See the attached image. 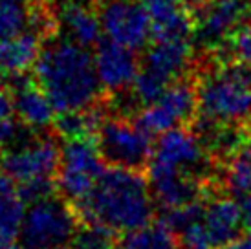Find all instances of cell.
<instances>
[{
  "instance_id": "cell-14",
  "label": "cell",
  "mask_w": 251,
  "mask_h": 249,
  "mask_svg": "<svg viewBox=\"0 0 251 249\" xmlns=\"http://www.w3.org/2000/svg\"><path fill=\"white\" fill-rule=\"evenodd\" d=\"M41 39L33 31L0 39V81L9 75L26 74L35 66L41 53Z\"/></svg>"
},
{
  "instance_id": "cell-9",
  "label": "cell",
  "mask_w": 251,
  "mask_h": 249,
  "mask_svg": "<svg viewBox=\"0 0 251 249\" xmlns=\"http://www.w3.org/2000/svg\"><path fill=\"white\" fill-rule=\"evenodd\" d=\"M106 37L130 50H141L151 35V19L141 0H96Z\"/></svg>"
},
{
  "instance_id": "cell-31",
  "label": "cell",
  "mask_w": 251,
  "mask_h": 249,
  "mask_svg": "<svg viewBox=\"0 0 251 249\" xmlns=\"http://www.w3.org/2000/svg\"><path fill=\"white\" fill-rule=\"evenodd\" d=\"M17 124L13 118H0V149L9 145L15 138H17Z\"/></svg>"
},
{
  "instance_id": "cell-28",
  "label": "cell",
  "mask_w": 251,
  "mask_h": 249,
  "mask_svg": "<svg viewBox=\"0 0 251 249\" xmlns=\"http://www.w3.org/2000/svg\"><path fill=\"white\" fill-rule=\"evenodd\" d=\"M227 46L233 59H238L251 66V19L242 22L231 33V37L227 39Z\"/></svg>"
},
{
  "instance_id": "cell-11",
  "label": "cell",
  "mask_w": 251,
  "mask_h": 249,
  "mask_svg": "<svg viewBox=\"0 0 251 249\" xmlns=\"http://www.w3.org/2000/svg\"><path fill=\"white\" fill-rule=\"evenodd\" d=\"M94 62H96V72H98V77L106 96L128 90L141 68V64L134 55V50L110 41V39L98 42Z\"/></svg>"
},
{
  "instance_id": "cell-25",
  "label": "cell",
  "mask_w": 251,
  "mask_h": 249,
  "mask_svg": "<svg viewBox=\"0 0 251 249\" xmlns=\"http://www.w3.org/2000/svg\"><path fill=\"white\" fill-rule=\"evenodd\" d=\"M167 86L169 83L163 81L161 77H158L156 74L145 68H140V74H138L132 84V92L134 96L138 97L141 106H147V104L156 103L161 97V94L167 90Z\"/></svg>"
},
{
  "instance_id": "cell-2",
  "label": "cell",
  "mask_w": 251,
  "mask_h": 249,
  "mask_svg": "<svg viewBox=\"0 0 251 249\" xmlns=\"http://www.w3.org/2000/svg\"><path fill=\"white\" fill-rule=\"evenodd\" d=\"M33 72L57 112L88 108L106 97L94 57L81 44L59 41L44 46Z\"/></svg>"
},
{
  "instance_id": "cell-36",
  "label": "cell",
  "mask_w": 251,
  "mask_h": 249,
  "mask_svg": "<svg viewBox=\"0 0 251 249\" xmlns=\"http://www.w3.org/2000/svg\"><path fill=\"white\" fill-rule=\"evenodd\" d=\"M7 249H26L24 246H11V248H7Z\"/></svg>"
},
{
  "instance_id": "cell-12",
  "label": "cell",
  "mask_w": 251,
  "mask_h": 249,
  "mask_svg": "<svg viewBox=\"0 0 251 249\" xmlns=\"http://www.w3.org/2000/svg\"><path fill=\"white\" fill-rule=\"evenodd\" d=\"M154 41H183L195 31V13L183 0H141Z\"/></svg>"
},
{
  "instance_id": "cell-19",
  "label": "cell",
  "mask_w": 251,
  "mask_h": 249,
  "mask_svg": "<svg viewBox=\"0 0 251 249\" xmlns=\"http://www.w3.org/2000/svg\"><path fill=\"white\" fill-rule=\"evenodd\" d=\"M116 249H180V240L175 231L158 218L143 227L123 233Z\"/></svg>"
},
{
  "instance_id": "cell-8",
  "label": "cell",
  "mask_w": 251,
  "mask_h": 249,
  "mask_svg": "<svg viewBox=\"0 0 251 249\" xmlns=\"http://www.w3.org/2000/svg\"><path fill=\"white\" fill-rule=\"evenodd\" d=\"M61 167V149L53 138H29L15 150L0 152V171L17 183L53 178Z\"/></svg>"
},
{
  "instance_id": "cell-15",
  "label": "cell",
  "mask_w": 251,
  "mask_h": 249,
  "mask_svg": "<svg viewBox=\"0 0 251 249\" xmlns=\"http://www.w3.org/2000/svg\"><path fill=\"white\" fill-rule=\"evenodd\" d=\"M98 13L96 0H90L88 4L81 0H66L61 6V21L68 28L74 41L84 48L101 41L103 24Z\"/></svg>"
},
{
  "instance_id": "cell-20",
  "label": "cell",
  "mask_w": 251,
  "mask_h": 249,
  "mask_svg": "<svg viewBox=\"0 0 251 249\" xmlns=\"http://www.w3.org/2000/svg\"><path fill=\"white\" fill-rule=\"evenodd\" d=\"M222 185L237 198L251 193V139L224 163Z\"/></svg>"
},
{
  "instance_id": "cell-1",
  "label": "cell",
  "mask_w": 251,
  "mask_h": 249,
  "mask_svg": "<svg viewBox=\"0 0 251 249\" xmlns=\"http://www.w3.org/2000/svg\"><path fill=\"white\" fill-rule=\"evenodd\" d=\"M81 224H101L116 233L143 227L154 216V198L145 173L110 167L88 198L72 205Z\"/></svg>"
},
{
  "instance_id": "cell-30",
  "label": "cell",
  "mask_w": 251,
  "mask_h": 249,
  "mask_svg": "<svg viewBox=\"0 0 251 249\" xmlns=\"http://www.w3.org/2000/svg\"><path fill=\"white\" fill-rule=\"evenodd\" d=\"M15 116V97L13 92L6 84L0 83V118H13Z\"/></svg>"
},
{
  "instance_id": "cell-16",
  "label": "cell",
  "mask_w": 251,
  "mask_h": 249,
  "mask_svg": "<svg viewBox=\"0 0 251 249\" xmlns=\"http://www.w3.org/2000/svg\"><path fill=\"white\" fill-rule=\"evenodd\" d=\"M203 225L209 233L215 248H224L240 236L242 216L238 201L231 198H216L203 211Z\"/></svg>"
},
{
  "instance_id": "cell-24",
  "label": "cell",
  "mask_w": 251,
  "mask_h": 249,
  "mask_svg": "<svg viewBox=\"0 0 251 249\" xmlns=\"http://www.w3.org/2000/svg\"><path fill=\"white\" fill-rule=\"evenodd\" d=\"M203 211L205 209L202 207V201H193V203L180 205V207L163 209V215L160 216V220L163 224H167L176 235H180L181 231L191 227L193 224L203 220Z\"/></svg>"
},
{
  "instance_id": "cell-34",
  "label": "cell",
  "mask_w": 251,
  "mask_h": 249,
  "mask_svg": "<svg viewBox=\"0 0 251 249\" xmlns=\"http://www.w3.org/2000/svg\"><path fill=\"white\" fill-rule=\"evenodd\" d=\"M220 249H251V233H246L242 236H237L233 242L226 244Z\"/></svg>"
},
{
  "instance_id": "cell-29",
  "label": "cell",
  "mask_w": 251,
  "mask_h": 249,
  "mask_svg": "<svg viewBox=\"0 0 251 249\" xmlns=\"http://www.w3.org/2000/svg\"><path fill=\"white\" fill-rule=\"evenodd\" d=\"M180 249H216L203 224L196 222L180 233Z\"/></svg>"
},
{
  "instance_id": "cell-21",
  "label": "cell",
  "mask_w": 251,
  "mask_h": 249,
  "mask_svg": "<svg viewBox=\"0 0 251 249\" xmlns=\"http://www.w3.org/2000/svg\"><path fill=\"white\" fill-rule=\"evenodd\" d=\"M26 17L31 31L44 41H53L61 28V11L55 0H29L26 2Z\"/></svg>"
},
{
  "instance_id": "cell-17",
  "label": "cell",
  "mask_w": 251,
  "mask_h": 249,
  "mask_svg": "<svg viewBox=\"0 0 251 249\" xmlns=\"http://www.w3.org/2000/svg\"><path fill=\"white\" fill-rule=\"evenodd\" d=\"M13 97L15 116L26 126L39 130V128H48L50 124H53L57 110L35 79L13 92Z\"/></svg>"
},
{
  "instance_id": "cell-27",
  "label": "cell",
  "mask_w": 251,
  "mask_h": 249,
  "mask_svg": "<svg viewBox=\"0 0 251 249\" xmlns=\"http://www.w3.org/2000/svg\"><path fill=\"white\" fill-rule=\"evenodd\" d=\"M53 194H57L55 176L53 178H35V180L22 181L17 187V196L28 205L39 200H44V198H50Z\"/></svg>"
},
{
  "instance_id": "cell-18",
  "label": "cell",
  "mask_w": 251,
  "mask_h": 249,
  "mask_svg": "<svg viewBox=\"0 0 251 249\" xmlns=\"http://www.w3.org/2000/svg\"><path fill=\"white\" fill-rule=\"evenodd\" d=\"M61 167L98 178L106 171V163L98 149V139H64L61 149Z\"/></svg>"
},
{
  "instance_id": "cell-4",
  "label": "cell",
  "mask_w": 251,
  "mask_h": 249,
  "mask_svg": "<svg viewBox=\"0 0 251 249\" xmlns=\"http://www.w3.org/2000/svg\"><path fill=\"white\" fill-rule=\"evenodd\" d=\"M79 224L74 207L57 193L29 205L19 240L26 249H59L72 242Z\"/></svg>"
},
{
  "instance_id": "cell-7",
  "label": "cell",
  "mask_w": 251,
  "mask_h": 249,
  "mask_svg": "<svg viewBox=\"0 0 251 249\" xmlns=\"http://www.w3.org/2000/svg\"><path fill=\"white\" fill-rule=\"evenodd\" d=\"M195 13L193 39L200 51L222 46L235 29L251 19V0H207Z\"/></svg>"
},
{
  "instance_id": "cell-33",
  "label": "cell",
  "mask_w": 251,
  "mask_h": 249,
  "mask_svg": "<svg viewBox=\"0 0 251 249\" xmlns=\"http://www.w3.org/2000/svg\"><path fill=\"white\" fill-rule=\"evenodd\" d=\"M15 181L7 176L6 173L0 171V198H6V196H11L15 194Z\"/></svg>"
},
{
  "instance_id": "cell-22",
  "label": "cell",
  "mask_w": 251,
  "mask_h": 249,
  "mask_svg": "<svg viewBox=\"0 0 251 249\" xmlns=\"http://www.w3.org/2000/svg\"><path fill=\"white\" fill-rule=\"evenodd\" d=\"M24 205L26 203L17 196V193L0 198V249L11 248L19 240L26 215Z\"/></svg>"
},
{
  "instance_id": "cell-3",
  "label": "cell",
  "mask_w": 251,
  "mask_h": 249,
  "mask_svg": "<svg viewBox=\"0 0 251 249\" xmlns=\"http://www.w3.org/2000/svg\"><path fill=\"white\" fill-rule=\"evenodd\" d=\"M193 75L198 88V116L220 124H250L251 66L238 59L215 62L195 57Z\"/></svg>"
},
{
  "instance_id": "cell-23",
  "label": "cell",
  "mask_w": 251,
  "mask_h": 249,
  "mask_svg": "<svg viewBox=\"0 0 251 249\" xmlns=\"http://www.w3.org/2000/svg\"><path fill=\"white\" fill-rule=\"evenodd\" d=\"M70 244L74 249H116L118 236L101 224H79Z\"/></svg>"
},
{
  "instance_id": "cell-10",
  "label": "cell",
  "mask_w": 251,
  "mask_h": 249,
  "mask_svg": "<svg viewBox=\"0 0 251 249\" xmlns=\"http://www.w3.org/2000/svg\"><path fill=\"white\" fill-rule=\"evenodd\" d=\"M149 185L154 203H158L161 209H173L193 201H202L205 194L215 189L213 181L200 180L193 174L175 171L152 161L149 165Z\"/></svg>"
},
{
  "instance_id": "cell-13",
  "label": "cell",
  "mask_w": 251,
  "mask_h": 249,
  "mask_svg": "<svg viewBox=\"0 0 251 249\" xmlns=\"http://www.w3.org/2000/svg\"><path fill=\"white\" fill-rule=\"evenodd\" d=\"M195 66L193 41H154L145 51L141 68L161 77L169 84L191 74Z\"/></svg>"
},
{
  "instance_id": "cell-37",
  "label": "cell",
  "mask_w": 251,
  "mask_h": 249,
  "mask_svg": "<svg viewBox=\"0 0 251 249\" xmlns=\"http://www.w3.org/2000/svg\"><path fill=\"white\" fill-rule=\"evenodd\" d=\"M59 249H74V248H72V246L70 248H68V246H63V248H59Z\"/></svg>"
},
{
  "instance_id": "cell-35",
  "label": "cell",
  "mask_w": 251,
  "mask_h": 249,
  "mask_svg": "<svg viewBox=\"0 0 251 249\" xmlns=\"http://www.w3.org/2000/svg\"><path fill=\"white\" fill-rule=\"evenodd\" d=\"M183 2H185V4H187L191 9H196V7H200L202 4H205L207 0H183Z\"/></svg>"
},
{
  "instance_id": "cell-32",
  "label": "cell",
  "mask_w": 251,
  "mask_h": 249,
  "mask_svg": "<svg viewBox=\"0 0 251 249\" xmlns=\"http://www.w3.org/2000/svg\"><path fill=\"white\" fill-rule=\"evenodd\" d=\"M238 207H240V216H242V227L251 233V193L238 196Z\"/></svg>"
},
{
  "instance_id": "cell-5",
  "label": "cell",
  "mask_w": 251,
  "mask_h": 249,
  "mask_svg": "<svg viewBox=\"0 0 251 249\" xmlns=\"http://www.w3.org/2000/svg\"><path fill=\"white\" fill-rule=\"evenodd\" d=\"M151 139L128 118L112 116L99 130L98 149L106 165L147 173L154 154Z\"/></svg>"
},
{
  "instance_id": "cell-6",
  "label": "cell",
  "mask_w": 251,
  "mask_h": 249,
  "mask_svg": "<svg viewBox=\"0 0 251 249\" xmlns=\"http://www.w3.org/2000/svg\"><path fill=\"white\" fill-rule=\"evenodd\" d=\"M211 159L213 158L189 124L173 126L163 132L152 154V163L193 174L205 181L215 180V176L211 174L215 163H211Z\"/></svg>"
},
{
  "instance_id": "cell-26",
  "label": "cell",
  "mask_w": 251,
  "mask_h": 249,
  "mask_svg": "<svg viewBox=\"0 0 251 249\" xmlns=\"http://www.w3.org/2000/svg\"><path fill=\"white\" fill-rule=\"evenodd\" d=\"M26 24V6H22L21 0H0V39L21 33Z\"/></svg>"
}]
</instances>
